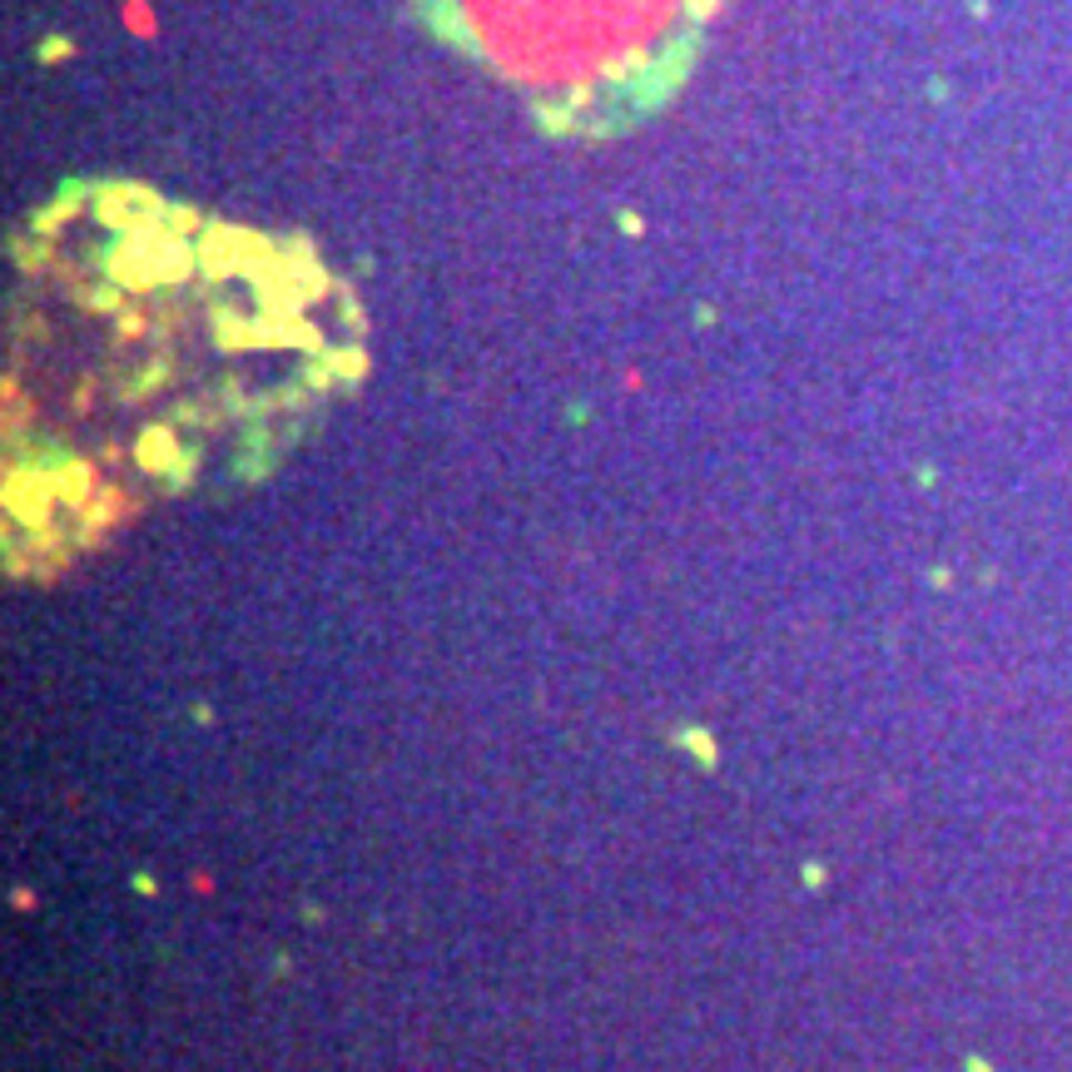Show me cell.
I'll return each mask as SVG.
<instances>
[{
  "mask_svg": "<svg viewBox=\"0 0 1072 1072\" xmlns=\"http://www.w3.org/2000/svg\"><path fill=\"white\" fill-rule=\"evenodd\" d=\"M353 368L358 313L303 243L144 189L56 199L10 249V571H60L140 507L253 482Z\"/></svg>",
  "mask_w": 1072,
  "mask_h": 1072,
  "instance_id": "obj_1",
  "label": "cell"
}]
</instances>
